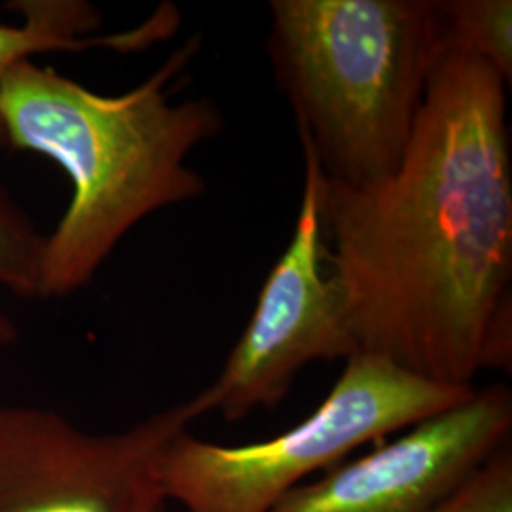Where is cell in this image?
Instances as JSON below:
<instances>
[{"label": "cell", "instance_id": "6da1fadb", "mask_svg": "<svg viewBox=\"0 0 512 512\" xmlns=\"http://www.w3.org/2000/svg\"><path fill=\"white\" fill-rule=\"evenodd\" d=\"M319 213L359 353L456 387L511 366V139L490 65L442 42L397 171L366 188L321 175Z\"/></svg>", "mask_w": 512, "mask_h": 512}, {"label": "cell", "instance_id": "7a4b0ae2", "mask_svg": "<svg viewBox=\"0 0 512 512\" xmlns=\"http://www.w3.org/2000/svg\"><path fill=\"white\" fill-rule=\"evenodd\" d=\"M202 38L177 48L139 86L92 92L54 67L21 61L0 86L6 145L59 165L73 196L44 236L38 298L84 289L118 243L148 215L205 194L188 156L224 129L213 99H181Z\"/></svg>", "mask_w": 512, "mask_h": 512}, {"label": "cell", "instance_id": "3957f363", "mask_svg": "<svg viewBox=\"0 0 512 512\" xmlns=\"http://www.w3.org/2000/svg\"><path fill=\"white\" fill-rule=\"evenodd\" d=\"M266 50L300 145L349 188L391 177L442 52L433 0H272Z\"/></svg>", "mask_w": 512, "mask_h": 512}, {"label": "cell", "instance_id": "277c9868", "mask_svg": "<svg viewBox=\"0 0 512 512\" xmlns=\"http://www.w3.org/2000/svg\"><path fill=\"white\" fill-rule=\"evenodd\" d=\"M476 387L437 384L378 355L346 361L306 420L272 439L224 446L184 431L165 450V503L186 512H270L294 488L355 450L467 401Z\"/></svg>", "mask_w": 512, "mask_h": 512}, {"label": "cell", "instance_id": "5b68a950", "mask_svg": "<svg viewBox=\"0 0 512 512\" xmlns=\"http://www.w3.org/2000/svg\"><path fill=\"white\" fill-rule=\"evenodd\" d=\"M202 416L192 397L97 435L50 410L0 406V512H156L165 450Z\"/></svg>", "mask_w": 512, "mask_h": 512}, {"label": "cell", "instance_id": "8992f818", "mask_svg": "<svg viewBox=\"0 0 512 512\" xmlns=\"http://www.w3.org/2000/svg\"><path fill=\"white\" fill-rule=\"evenodd\" d=\"M302 154L304 188L293 238L266 277L255 311L217 380L196 395L203 414L217 412L228 423L277 406L311 363L359 355L344 294L323 268L321 171L310 148L302 147Z\"/></svg>", "mask_w": 512, "mask_h": 512}, {"label": "cell", "instance_id": "52a82bcc", "mask_svg": "<svg viewBox=\"0 0 512 512\" xmlns=\"http://www.w3.org/2000/svg\"><path fill=\"white\" fill-rule=\"evenodd\" d=\"M512 395L490 385L370 454L338 463L270 512H425L509 446Z\"/></svg>", "mask_w": 512, "mask_h": 512}, {"label": "cell", "instance_id": "ba28073f", "mask_svg": "<svg viewBox=\"0 0 512 512\" xmlns=\"http://www.w3.org/2000/svg\"><path fill=\"white\" fill-rule=\"evenodd\" d=\"M12 10L19 14L18 23H0V86L6 74L33 55L76 54L93 48L118 54L143 52L173 37L181 25V14L171 4H162L147 21L110 35H99L101 12L86 0H16ZM4 147L0 118V150Z\"/></svg>", "mask_w": 512, "mask_h": 512}, {"label": "cell", "instance_id": "9c48e42d", "mask_svg": "<svg viewBox=\"0 0 512 512\" xmlns=\"http://www.w3.org/2000/svg\"><path fill=\"white\" fill-rule=\"evenodd\" d=\"M442 42L490 65L507 84L512 76L511 0H439Z\"/></svg>", "mask_w": 512, "mask_h": 512}, {"label": "cell", "instance_id": "30bf717a", "mask_svg": "<svg viewBox=\"0 0 512 512\" xmlns=\"http://www.w3.org/2000/svg\"><path fill=\"white\" fill-rule=\"evenodd\" d=\"M44 236L31 217L0 188V287L38 298Z\"/></svg>", "mask_w": 512, "mask_h": 512}, {"label": "cell", "instance_id": "8fae6325", "mask_svg": "<svg viewBox=\"0 0 512 512\" xmlns=\"http://www.w3.org/2000/svg\"><path fill=\"white\" fill-rule=\"evenodd\" d=\"M425 512H512L511 444L488 459L458 490Z\"/></svg>", "mask_w": 512, "mask_h": 512}, {"label": "cell", "instance_id": "7c38bea8", "mask_svg": "<svg viewBox=\"0 0 512 512\" xmlns=\"http://www.w3.org/2000/svg\"><path fill=\"white\" fill-rule=\"evenodd\" d=\"M18 325L4 313H0V349L10 348L18 342Z\"/></svg>", "mask_w": 512, "mask_h": 512}, {"label": "cell", "instance_id": "4fadbf2b", "mask_svg": "<svg viewBox=\"0 0 512 512\" xmlns=\"http://www.w3.org/2000/svg\"><path fill=\"white\" fill-rule=\"evenodd\" d=\"M156 512H167V507H165V505H162V507H160V509H158V511Z\"/></svg>", "mask_w": 512, "mask_h": 512}]
</instances>
